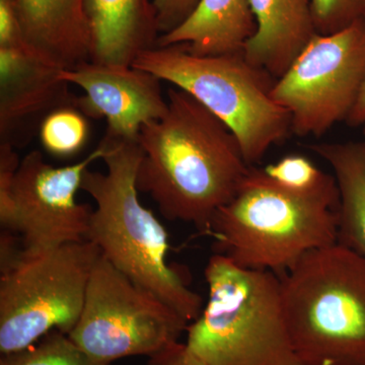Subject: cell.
<instances>
[{"instance_id": "6da1fadb", "label": "cell", "mask_w": 365, "mask_h": 365, "mask_svg": "<svg viewBox=\"0 0 365 365\" xmlns=\"http://www.w3.org/2000/svg\"><path fill=\"white\" fill-rule=\"evenodd\" d=\"M167 100L165 116L139 132L137 189L151 197L168 220L190 223L206 235L252 165L234 132L191 95L173 86Z\"/></svg>"}, {"instance_id": "7a4b0ae2", "label": "cell", "mask_w": 365, "mask_h": 365, "mask_svg": "<svg viewBox=\"0 0 365 365\" xmlns=\"http://www.w3.org/2000/svg\"><path fill=\"white\" fill-rule=\"evenodd\" d=\"M102 140L106 172L88 169L81 186L96 202L86 240L118 270L190 324L200 316L203 299L168 263L169 234L139 200L136 177L143 151L138 141L107 133Z\"/></svg>"}, {"instance_id": "3957f363", "label": "cell", "mask_w": 365, "mask_h": 365, "mask_svg": "<svg viewBox=\"0 0 365 365\" xmlns=\"http://www.w3.org/2000/svg\"><path fill=\"white\" fill-rule=\"evenodd\" d=\"M339 206L336 179L314 191H297L252 165L206 235L215 254L235 265L281 275L309 252L337 242Z\"/></svg>"}, {"instance_id": "277c9868", "label": "cell", "mask_w": 365, "mask_h": 365, "mask_svg": "<svg viewBox=\"0 0 365 365\" xmlns=\"http://www.w3.org/2000/svg\"><path fill=\"white\" fill-rule=\"evenodd\" d=\"M283 312L302 365H365V257L339 242L281 274Z\"/></svg>"}, {"instance_id": "5b68a950", "label": "cell", "mask_w": 365, "mask_h": 365, "mask_svg": "<svg viewBox=\"0 0 365 365\" xmlns=\"http://www.w3.org/2000/svg\"><path fill=\"white\" fill-rule=\"evenodd\" d=\"M208 299L187 329L186 345L206 365H302L288 332L279 275L213 255Z\"/></svg>"}, {"instance_id": "8992f818", "label": "cell", "mask_w": 365, "mask_h": 365, "mask_svg": "<svg viewBox=\"0 0 365 365\" xmlns=\"http://www.w3.org/2000/svg\"><path fill=\"white\" fill-rule=\"evenodd\" d=\"M132 66L186 91L220 118L237 136L249 165L292 133L289 113L272 97L276 79L244 52L203 56L182 45L155 46Z\"/></svg>"}, {"instance_id": "52a82bcc", "label": "cell", "mask_w": 365, "mask_h": 365, "mask_svg": "<svg viewBox=\"0 0 365 365\" xmlns=\"http://www.w3.org/2000/svg\"><path fill=\"white\" fill-rule=\"evenodd\" d=\"M100 250L90 241L37 254L0 277V352L35 344L54 330L67 334L78 323Z\"/></svg>"}, {"instance_id": "ba28073f", "label": "cell", "mask_w": 365, "mask_h": 365, "mask_svg": "<svg viewBox=\"0 0 365 365\" xmlns=\"http://www.w3.org/2000/svg\"><path fill=\"white\" fill-rule=\"evenodd\" d=\"M189 323L101 254L91 274L83 312L71 340L93 359L153 356L176 343Z\"/></svg>"}, {"instance_id": "9c48e42d", "label": "cell", "mask_w": 365, "mask_h": 365, "mask_svg": "<svg viewBox=\"0 0 365 365\" xmlns=\"http://www.w3.org/2000/svg\"><path fill=\"white\" fill-rule=\"evenodd\" d=\"M365 83V19L314 36L276 79L272 97L292 117V133L319 138L347 121Z\"/></svg>"}, {"instance_id": "30bf717a", "label": "cell", "mask_w": 365, "mask_h": 365, "mask_svg": "<svg viewBox=\"0 0 365 365\" xmlns=\"http://www.w3.org/2000/svg\"><path fill=\"white\" fill-rule=\"evenodd\" d=\"M105 151L102 140L81 162L66 167L46 163L39 150L21 158L11 191L0 197V223L21 235L26 254L88 241L93 209L78 203L76 194L85 173Z\"/></svg>"}, {"instance_id": "8fae6325", "label": "cell", "mask_w": 365, "mask_h": 365, "mask_svg": "<svg viewBox=\"0 0 365 365\" xmlns=\"http://www.w3.org/2000/svg\"><path fill=\"white\" fill-rule=\"evenodd\" d=\"M62 69L26 43L0 46V143L26 148L50 114L76 109Z\"/></svg>"}, {"instance_id": "7c38bea8", "label": "cell", "mask_w": 365, "mask_h": 365, "mask_svg": "<svg viewBox=\"0 0 365 365\" xmlns=\"http://www.w3.org/2000/svg\"><path fill=\"white\" fill-rule=\"evenodd\" d=\"M61 78L81 88L76 109L93 119L105 118L106 133L137 140L141 127L160 119L168 111L160 79L133 66L86 62L62 69Z\"/></svg>"}, {"instance_id": "4fadbf2b", "label": "cell", "mask_w": 365, "mask_h": 365, "mask_svg": "<svg viewBox=\"0 0 365 365\" xmlns=\"http://www.w3.org/2000/svg\"><path fill=\"white\" fill-rule=\"evenodd\" d=\"M91 40V61L132 66L157 45V16L148 0H83Z\"/></svg>"}, {"instance_id": "5bb4252c", "label": "cell", "mask_w": 365, "mask_h": 365, "mask_svg": "<svg viewBox=\"0 0 365 365\" xmlns=\"http://www.w3.org/2000/svg\"><path fill=\"white\" fill-rule=\"evenodd\" d=\"M257 31L244 54L255 66L280 78L318 35L312 0H250Z\"/></svg>"}, {"instance_id": "9a60e30c", "label": "cell", "mask_w": 365, "mask_h": 365, "mask_svg": "<svg viewBox=\"0 0 365 365\" xmlns=\"http://www.w3.org/2000/svg\"><path fill=\"white\" fill-rule=\"evenodd\" d=\"M26 42L63 69L91 61L83 0H14Z\"/></svg>"}, {"instance_id": "2e32d148", "label": "cell", "mask_w": 365, "mask_h": 365, "mask_svg": "<svg viewBox=\"0 0 365 365\" xmlns=\"http://www.w3.org/2000/svg\"><path fill=\"white\" fill-rule=\"evenodd\" d=\"M257 31L250 0H200L181 25L160 36L158 47L182 45L192 54L244 52Z\"/></svg>"}, {"instance_id": "e0dca14e", "label": "cell", "mask_w": 365, "mask_h": 365, "mask_svg": "<svg viewBox=\"0 0 365 365\" xmlns=\"http://www.w3.org/2000/svg\"><path fill=\"white\" fill-rule=\"evenodd\" d=\"M333 170L340 194L337 242L365 257V139L312 144Z\"/></svg>"}, {"instance_id": "ac0fdd59", "label": "cell", "mask_w": 365, "mask_h": 365, "mask_svg": "<svg viewBox=\"0 0 365 365\" xmlns=\"http://www.w3.org/2000/svg\"><path fill=\"white\" fill-rule=\"evenodd\" d=\"M0 365H110L98 361L67 334L52 331L20 351L2 354Z\"/></svg>"}, {"instance_id": "d6986e66", "label": "cell", "mask_w": 365, "mask_h": 365, "mask_svg": "<svg viewBox=\"0 0 365 365\" xmlns=\"http://www.w3.org/2000/svg\"><path fill=\"white\" fill-rule=\"evenodd\" d=\"M88 135L85 115L76 108H63L46 118L39 136L43 148L57 157H69L83 148Z\"/></svg>"}, {"instance_id": "ffe728a7", "label": "cell", "mask_w": 365, "mask_h": 365, "mask_svg": "<svg viewBox=\"0 0 365 365\" xmlns=\"http://www.w3.org/2000/svg\"><path fill=\"white\" fill-rule=\"evenodd\" d=\"M263 170L273 181L297 191H314L335 179L319 170L309 158L299 155H287Z\"/></svg>"}, {"instance_id": "44dd1931", "label": "cell", "mask_w": 365, "mask_h": 365, "mask_svg": "<svg viewBox=\"0 0 365 365\" xmlns=\"http://www.w3.org/2000/svg\"><path fill=\"white\" fill-rule=\"evenodd\" d=\"M312 4L319 35L339 32L365 19V0H312Z\"/></svg>"}, {"instance_id": "7402d4cb", "label": "cell", "mask_w": 365, "mask_h": 365, "mask_svg": "<svg viewBox=\"0 0 365 365\" xmlns=\"http://www.w3.org/2000/svg\"><path fill=\"white\" fill-rule=\"evenodd\" d=\"M199 1L200 0H153L160 36L181 25Z\"/></svg>"}, {"instance_id": "603a6c76", "label": "cell", "mask_w": 365, "mask_h": 365, "mask_svg": "<svg viewBox=\"0 0 365 365\" xmlns=\"http://www.w3.org/2000/svg\"><path fill=\"white\" fill-rule=\"evenodd\" d=\"M14 0H0V46L25 42Z\"/></svg>"}, {"instance_id": "cb8c5ba5", "label": "cell", "mask_w": 365, "mask_h": 365, "mask_svg": "<svg viewBox=\"0 0 365 365\" xmlns=\"http://www.w3.org/2000/svg\"><path fill=\"white\" fill-rule=\"evenodd\" d=\"M25 257V247L16 232L2 230L0 234V272L1 275L16 268Z\"/></svg>"}, {"instance_id": "d4e9b609", "label": "cell", "mask_w": 365, "mask_h": 365, "mask_svg": "<svg viewBox=\"0 0 365 365\" xmlns=\"http://www.w3.org/2000/svg\"><path fill=\"white\" fill-rule=\"evenodd\" d=\"M148 365H206L189 349L186 343H173L153 355Z\"/></svg>"}, {"instance_id": "484cf974", "label": "cell", "mask_w": 365, "mask_h": 365, "mask_svg": "<svg viewBox=\"0 0 365 365\" xmlns=\"http://www.w3.org/2000/svg\"><path fill=\"white\" fill-rule=\"evenodd\" d=\"M365 122V83L362 86L361 91H360L359 98H357L356 104L351 113H350L349 117H348L346 123L351 127L362 126Z\"/></svg>"}, {"instance_id": "4316f807", "label": "cell", "mask_w": 365, "mask_h": 365, "mask_svg": "<svg viewBox=\"0 0 365 365\" xmlns=\"http://www.w3.org/2000/svg\"><path fill=\"white\" fill-rule=\"evenodd\" d=\"M362 129H364V139H365V122H364V124L362 125Z\"/></svg>"}, {"instance_id": "83f0119b", "label": "cell", "mask_w": 365, "mask_h": 365, "mask_svg": "<svg viewBox=\"0 0 365 365\" xmlns=\"http://www.w3.org/2000/svg\"><path fill=\"white\" fill-rule=\"evenodd\" d=\"M326 365H328V364H326Z\"/></svg>"}]
</instances>
